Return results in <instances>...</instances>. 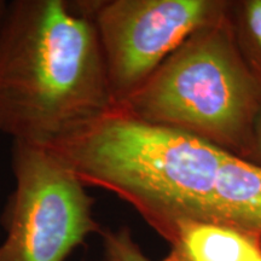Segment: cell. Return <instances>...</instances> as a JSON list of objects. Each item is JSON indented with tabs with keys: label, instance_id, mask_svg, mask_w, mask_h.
<instances>
[{
	"label": "cell",
	"instance_id": "obj_10",
	"mask_svg": "<svg viewBox=\"0 0 261 261\" xmlns=\"http://www.w3.org/2000/svg\"><path fill=\"white\" fill-rule=\"evenodd\" d=\"M254 133H255V138L257 142V145H259V149L261 151V109L259 115H257L255 127H254Z\"/></svg>",
	"mask_w": 261,
	"mask_h": 261
},
{
	"label": "cell",
	"instance_id": "obj_4",
	"mask_svg": "<svg viewBox=\"0 0 261 261\" xmlns=\"http://www.w3.org/2000/svg\"><path fill=\"white\" fill-rule=\"evenodd\" d=\"M12 172L15 188L0 215V261H67L100 233L94 198L51 150L14 142Z\"/></svg>",
	"mask_w": 261,
	"mask_h": 261
},
{
	"label": "cell",
	"instance_id": "obj_6",
	"mask_svg": "<svg viewBox=\"0 0 261 261\" xmlns=\"http://www.w3.org/2000/svg\"><path fill=\"white\" fill-rule=\"evenodd\" d=\"M208 223L231 226L261 240V167L228 152L220 166Z\"/></svg>",
	"mask_w": 261,
	"mask_h": 261
},
{
	"label": "cell",
	"instance_id": "obj_2",
	"mask_svg": "<svg viewBox=\"0 0 261 261\" xmlns=\"http://www.w3.org/2000/svg\"><path fill=\"white\" fill-rule=\"evenodd\" d=\"M45 148L86 188L129 203L167 242L179 223L210 221L220 166L230 152L117 106Z\"/></svg>",
	"mask_w": 261,
	"mask_h": 261
},
{
	"label": "cell",
	"instance_id": "obj_7",
	"mask_svg": "<svg viewBox=\"0 0 261 261\" xmlns=\"http://www.w3.org/2000/svg\"><path fill=\"white\" fill-rule=\"evenodd\" d=\"M161 261H261V240L226 225L182 221Z\"/></svg>",
	"mask_w": 261,
	"mask_h": 261
},
{
	"label": "cell",
	"instance_id": "obj_3",
	"mask_svg": "<svg viewBox=\"0 0 261 261\" xmlns=\"http://www.w3.org/2000/svg\"><path fill=\"white\" fill-rule=\"evenodd\" d=\"M116 106L228 151L252 137L261 87L217 22L191 35Z\"/></svg>",
	"mask_w": 261,
	"mask_h": 261
},
{
	"label": "cell",
	"instance_id": "obj_9",
	"mask_svg": "<svg viewBox=\"0 0 261 261\" xmlns=\"http://www.w3.org/2000/svg\"><path fill=\"white\" fill-rule=\"evenodd\" d=\"M246 19L250 34L261 48V0H252L247 3Z\"/></svg>",
	"mask_w": 261,
	"mask_h": 261
},
{
	"label": "cell",
	"instance_id": "obj_1",
	"mask_svg": "<svg viewBox=\"0 0 261 261\" xmlns=\"http://www.w3.org/2000/svg\"><path fill=\"white\" fill-rule=\"evenodd\" d=\"M94 22L65 0L6 2L0 133L48 146L115 107Z\"/></svg>",
	"mask_w": 261,
	"mask_h": 261
},
{
	"label": "cell",
	"instance_id": "obj_5",
	"mask_svg": "<svg viewBox=\"0 0 261 261\" xmlns=\"http://www.w3.org/2000/svg\"><path fill=\"white\" fill-rule=\"evenodd\" d=\"M208 0L99 2L93 16L115 104L136 91L191 35L217 23Z\"/></svg>",
	"mask_w": 261,
	"mask_h": 261
},
{
	"label": "cell",
	"instance_id": "obj_11",
	"mask_svg": "<svg viewBox=\"0 0 261 261\" xmlns=\"http://www.w3.org/2000/svg\"><path fill=\"white\" fill-rule=\"evenodd\" d=\"M5 6H6V2H4V0H0V21H2L3 14H4L5 11Z\"/></svg>",
	"mask_w": 261,
	"mask_h": 261
},
{
	"label": "cell",
	"instance_id": "obj_8",
	"mask_svg": "<svg viewBox=\"0 0 261 261\" xmlns=\"http://www.w3.org/2000/svg\"><path fill=\"white\" fill-rule=\"evenodd\" d=\"M104 253L109 261H150L136 242L128 227L102 228Z\"/></svg>",
	"mask_w": 261,
	"mask_h": 261
},
{
	"label": "cell",
	"instance_id": "obj_12",
	"mask_svg": "<svg viewBox=\"0 0 261 261\" xmlns=\"http://www.w3.org/2000/svg\"><path fill=\"white\" fill-rule=\"evenodd\" d=\"M102 261H109V260H108V259H107V257H104V259H103Z\"/></svg>",
	"mask_w": 261,
	"mask_h": 261
}]
</instances>
